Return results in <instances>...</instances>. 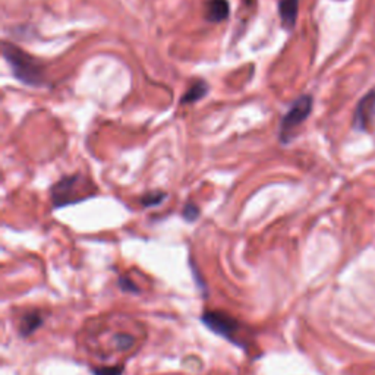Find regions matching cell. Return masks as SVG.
<instances>
[{"label":"cell","instance_id":"obj_1","mask_svg":"<svg viewBox=\"0 0 375 375\" xmlns=\"http://www.w3.org/2000/svg\"><path fill=\"white\" fill-rule=\"evenodd\" d=\"M2 53L5 60L9 63V68L13 77L28 86L46 85V72L44 66L30 53L19 49L12 43H2Z\"/></svg>","mask_w":375,"mask_h":375},{"label":"cell","instance_id":"obj_7","mask_svg":"<svg viewBox=\"0 0 375 375\" xmlns=\"http://www.w3.org/2000/svg\"><path fill=\"white\" fill-rule=\"evenodd\" d=\"M230 13L229 0H206L204 4V16L208 22L217 24L225 21Z\"/></svg>","mask_w":375,"mask_h":375},{"label":"cell","instance_id":"obj_4","mask_svg":"<svg viewBox=\"0 0 375 375\" xmlns=\"http://www.w3.org/2000/svg\"><path fill=\"white\" fill-rule=\"evenodd\" d=\"M203 323L216 335L228 339L229 342H233L237 346H242V343L239 342V333L242 327L235 317L222 311H206L203 314Z\"/></svg>","mask_w":375,"mask_h":375},{"label":"cell","instance_id":"obj_2","mask_svg":"<svg viewBox=\"0 0 375 375\" xmlns=\"http://www.w3.org/2000/svg\"><path fill=\"white\" fill-rule=\"evenodd\" d=\"M96 192L97 188L94 182L77 173L63 176L62 179H59L50 189V198L55 208H62L85 201L88 198L94 196Z\"/></svg>","mask_w":375,"mask_h":375},{"label":"cell","instance_id":"obj_11","mask_svg":"<svg viewBox=\"0 0 375 375\" xmlns=\"http://www.w3.org/2000/svg\"><path fill=\"white\" fill-rule=\"evenodd\" d=\"M182 216H184V218L186 220V222H195V220L200 217V208H198L194 203H188L184 207Z\"/></svg>","mask_w":375,"mask_h":375},{"label":"cell","instance_id":"obj_5","mask_svg":"<svg viewBox=\"0 0 375 375\" xmlns=\"http://www.w3.org/2000/svg\"><path fill=\"white\" fill-rule=\"evenodd\" d=\"M375 119V86L368 91L358 103L354 113V129L365 132Z\"/></svg>","mask_w":375,"mask_h":375},{"label":"cell","instance_id":"obj_3","mask_svg":"<svg viewBox=\"0 0 375 375\" xmlns=\"http://www.w3.org/2000/svg\"><path fill=\"white\" fill-rule=\"evenodd\" d=\"M314 99L310 94H303L298 97L289 107L288 112L280 121L279 140L283 144H289L293 138L295 130L308 119L313 112Z\"/></svg>","mask_w":375,"mask_h":375},{"label":"cell","instance_id":"obj_9","mask_svg":"<svg viewBox=\"0 0 375 375\" xmlns=\"http://www.w3.org/2000/svg\"><path fill=\"white\" fill-rule=\"evenodd\" d=\"M44 323L41 314L38 311H31L27 313L24 317H22V324H21V335L22 336H30L33 335L38 327H41Z\"/></svg>","mask_w":375,"mask_h":375},{"label":"cell","instance_id":"obj_8","mask_svg":"<svg viewBox=\"0 0 375 375\" xmlns=\"http://www.w3.org/2000/svg\"><path fill=\"white\" fill-rule=\"evenodd\" d=\"M210 91V85L204 79L195 81L181 99V104H194L203 100Z\"/></svg>","mask_w":375,"mask_h":375},{"label":"cell","instance_id":"obj_6","mask_svg":"<svg viewBox=\"0 0 375 375\" xmlns=\"http://www.w3.org/2000/svg\"><path fill=\"white\" fill-rule=\"evenodd\" d=\"M280 24L286 31H292L299 13V0H279L277 4Z\"/></svg>","mask_w":375,"mask_h":375},{"label":"cell","instance_id":"obj_12","mask_svg":"<svg viewBox=\"0 0 375 375\" xmlns=\"http://www.w3.org/2000/svg\"><path fill=\"white\" fill-rule=\"evenodd\" d=\"M94 375H122L123 366H100L93 369Z\"/></svg>","mask_w":375,"mask_h":375},{"label":"cell","instance_id":"obj_13","mask_svg":"<svg viewBox=\"0 0 375 375\" xmlns=\"http://www.w3.org/2000/svg\"><path fill=\"white\" fill-rule=\"evenodd\" d=\"M119 286H121V289L125 291V292H138L140 291L137 288V286L134 283H132V280L125 279V277H121L119 279Z\"/></svg>","mask_w":375,"mask_h":375},{"label":"cell","instance_id":"obj_10","mask_svg":"<svg viewBox=\"0 0 375 375\" xmlns=\"http://www.w3.org/2000/svg\"><path fill=\"white\" fill-rule=\"evenodd\" d=\"M164 198H166V192H163V191H152V192H148V194L142 195L141 204L145 208L154 207V206H160L164 201Z\"/></svg>","mask_w":375,"mask_h":375}]
</instances>
